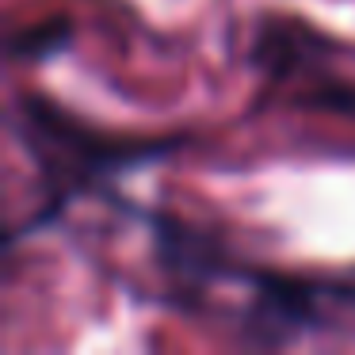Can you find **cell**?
Instances as JSON below:
<instances>
[{
  "instance_id": "obj_2",
  "label": "cell",
  "mask_w": 355,
  "mask_h": 355,
  "mask_svg": "<svg viewBox=\"0 0 355 355\" xmlns=\"http://www.w3.org/2000/svg\"><path fill=\"white\" fill-rule=\"evenodd\" d=\"M352 50L309 16L263 12L245 39V65L263 88H291L306 111L355 119V80L340 65Z\"/></svg>"
},
{
  "instance_id": "obj_3",
  "label": "cell",
  "mask_w": 355,
  "mask_h": 355,
  "mask_svg": "<svg viewBox=\"0 0 355 355\" xmlns=\"http://www.w3.org/2000/svg\"><path fill=\"white\" fill-rule=\"evenodd\" d=\"M77 46V24L73 16H46L35 24L12 31L8 39V62L16 65H50L65 58Z\"/></svg>"
},
{
  "instance_id": "obj_1",
  "label": "cell",
  "mask_w": 355,
  "mask_h": 355,
  "mask_svg": "<svg viewBox=\"0 0 355 355\" xmlns=\"http://www.w3.org/2000/svg\"><path fill=\"white\" fill-rule=\"evenodd\" d=\"M8 130L19 141L35 172V210L8 225L4 260L19 252L31 237L58 225L77 202L107 199L119 202L115 184L149 164H161L187 146L184 130L168 134H126L107 130L77 115L62 100L35 88H16L8 107Z\"/></svg>"
},
{
  "instance_id": "obj_4",
  "label": "cell",
  "mask_w": 355,
  "mask_h": 355,
  "mask_svg": "<svg viewBox=\"0 0 355 355\" xmlns=\"http://www.w3.org/2000/svg\"><path fill=\"white\" fill-rule=\"evenodd\" d=\"M321 298H324V329L352 332L355 336V279H324L321 275Z\"/></svg>"
}]
</instances>
